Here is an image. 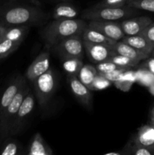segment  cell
I'll return each instance as SVG.
<instances>
[{"label": "cell", "mask_w": 154, "mask_h": 155, "mask_svg": "<svg viewBox=\"0 0 154 155\" xmlns=\"http://www.w3.org/2000/svg\"><path fill=\"white\" fill-rule=\"evenodd\" d=\"M131 0H101V2L95 5L94 8H118L128 5Z\"/></svg>", "instance_id": "4dcf8cb0"}, {"label": "cell", "mask_w": 154, "mask_h": 155, "mask_svg": "<svg viewBox=\"0 0 154 155\" xmlns=\"http://www.w3.org/2000/svg\"><path fill=\"white\" fill-rule=\"evenodd\" d=\"M25 81V78L21 75H17L11 80L4 92L0 95V115L11 102Z\"/></svg>", "instance_id": "4fadbf2b"}, {"label": "cell", "mask_w": 154, "mask_h": 155, "mask_svg": "<svg viewBox=\"0 0 154 155\" xmlns=\"http://www.w3.org/2000/svg\"><path fill=\"white\" fill-rule=\"evenodd\" d=\"M21 145L17 141L7 139L0 148L1 155H17L21 153Z\"/></svg>", "instance_id": "d4e9b609"}, {"label": "cell", "mask_w": 154, "mask_h": 155, "mask_svg": "<svg viewBox=\"0 0 154 155\" xmlns=\"http://www.w3.org/2000/svg\"><path fill=\"white\" fill-rule=\"evenodd\" d=\"M79 15V11L75 6L68 3L59 4L53 11L54 20L74 19Z\"/></svg>", "instance_id": "ac0fdd59"}, {"label": "cell", "mask_w": 154, "mask_h": 155, "mask_svg": "<svg viewBox=\"0 0 154 155\" xmlns=\"http://www.w3.org/2000/svg\"><path fill=\"white\" fill-rule=\"evenodd\" d=\"M88 26L80 19L54 20L42 31V36L48 47L54 46L63 39L72 36H82Z\"/></svg>", "instance_id": "7a4b0ae2"}, {"label": "cell", "mask_w": 154, "mask_h": 155, "mask_svg": "<svg viewBox=\"0 0 154 155\" xmlns=\"http://www.w3.org/2000/svg\"><path fill=\"white\" fill-rule=\"evenodd\" d=\"M126 154L154 155V144L151 145H142L134 142L128 143L125 147Z\"/></svg>", "instance_id": "603a6c76"}, {"label": "cell", "mask_w": 154, "mask_h": 155, "mask_svg": "<svg viewBox=\"0 0 154 155\" xmlns=\"http://www.w3.org/2000/svg\"><path fill=\"white\" fill-rule=\"evenodd\" d=\"M63 67L69 76L77 77L79 72L83 66L82 59L78 58H66L63 59Z\"/></svg>", "instance_id": "cb8c5ba5"}, {"label": "cell", "mask_w": 154, "mask_h": 155, "mask_svg": "<svg viewBox=\"0 0 154 155\" xmlns=\"http://www.w3.org/2000/svg\"><path fill=\"white\" fill-rule=\"evenodd\" d=\"M28 154L30 155H52L53 151L45 142L42 135L36 133L30 142Z\"/></svg>", "instance_id": "e0dca14e"}, {"label": "cell", "mask_w": 154, "mask_h": 155, "mask_svg": "<svg viewBox=\"0 0 154 155\" xmlns=\"http://www.w3.org/2000/svg\"><path fill=\"white\" fill-rule=\"evenodd\" d=\"M46 18V14L36 6L5 5L0 7V26L3 27L41 24Z\"/></svg>", "instance_id": "6da1fadb"}, {"label": "cell", "mask_w": 154, "mask_h": 155, "mask_svg": "<svg viewBox=\"0 0 154 155\" xmlns=\"http://www.w3.org/2000/svg\"><path fill=\"white\" fill-rule=\"evenodd\" d=\"M113 47L116 54L129 58L132 60L136 61L138 63L140 61L146 60V58L149 57V55H148V54L136 49L134 47L122 42V40L115 42L113 45Z\"/></svg>", "instance_id": "9a60e30c"}, {"label": "cell", "mask_w": 154, "mask_h": 155, "mask_svg": "<svg viewBox=\"0 0 154 155\" xmlns=\"http://www.w3.org/2000/svg\"><path fill=\"white\" fill-rule=\"evenodd\" d=\"M82 39L84 41L92 42V43L107 44V45H113L116 41L107 37L105 35L102 34L100 32L90 28L87 26L82 33Z\"/></svg>", "instance_id": "ffe728a7"}, {"label": "cell", "mask_w": 154, "mask_h": 155, "mask_svg": "<svg viewBox=\"0 0 154 155\" xmlns=\"http://www.w3.org/2000/svg\"><path fill=\"white\" fill-rule=\"evenodd\" d=\"M136 75L137 82L143 86L149 87L154 83V75L145 68H142L136 71Z\"/></svg>", "instance_id": "484cf974"}, {"label": "cell", "mask_w": 154, "mask_h": 155, "mask_svg": "<svg viewBox=\"0 0 154 155\" xmlns=\"http://www.w3.org/2000/svg\"><path fill=\"white\" fill-rule=\"evenodd\" d=\"M28 25L7 27L0 39V61L4 59L20 46L28 33Z\"/></svg>", "instance_id": "277c9868"}, {"label": "cell", "mask_w": 154, "mask_h": 155, "mask_svg": "<svg viewBox=\"0 0 154 155\" xmlns=\"http://www.w3.org/2000/svg\"><path fill=\"white\" fill-rule=\"evenodd\" d=\"M0 138H1V133H0Z\"/></svg>", "instance_id": "ab89813d"}, {"label": "cell", "mask_w": 154, "mask_h": 155, "mask_svg": "<svg viewBox=\"0 0 154 155\" xmlns=\"http://www.w3.org/2000/svg\"><path fill=\"white\" fill-rule=\"evenodd\" d=\"M128 69H131V68H123L119 70H116V71H112V72H110V73H106V74L99 73V74H101L103 77L107 78V80H109L110 82H112V83H115V82L117 81V80L120 78L122 73Z\"/></svg>", "instance_id": "1f68e13d"}, {"label": "cell", "mask_w": 154, "mask_h": 155, "mask_svg": "<svg viewBox=\"0 0 154 155\" xmlns=\"http://www.w3.org/2000/svg\"><path fill=\"white\" fill-rule=\"evenodd\" d=\"M69 83L72 94L78 101L88 109H91L92 95L90 89L75 76H69Z\"/></svg>", "instance_id": "8fae6325"}, {"label": "cell", "mask_w": 154, "mask_h": 155, "mask_svg": "<svg viewBox=\"0 0 154 155\" xmlns=\"http://www.w3.org/2000/svg\"><path fill=\"white\" fill-rule=\"evenodd\" d=\"M7 27H3V26H0V35H2V33H5V31L6 30Z\"/></svg>", "instance_id": "d590c367"}, {"label": "cell", "mask_w": 154, "mask_h": 155, "mask_svg": "<svg viewBox=\"0 0 154 155\" xmlns=\"http://www.w3.org/2000/svg\"><path fill=\"white\" fill-rule=\"evenodd\" d=\"M108 61H110L113 62V63L116 64L119 66L125 67V68H133V67H135L138 64V62L136 61H134L132 59L129 58L118 54L113 55Z\"/></svg>", "instance_id": "83f0119b"}, {"label": "cell", "mask_w": 154, "mask_h": 155, "mask_svg": "<svg viewBox=\"0 0 154 155\" xmlns=\"http://www.w3.org/2000/svg\"><path fill=\"white\" fill-rule=\"evenodd\" d=\"M54 47L62 60L66 58L82 59L83 58L85 48L82 36L80 35L66 38Z\"/></svg>", "instance_id": "52a82bcc"}, {"label": "cell", "mask_w": 154, "mask_h": 155, "mask_svg": "<svg viewBox=\"0 0 154 155\" xmlns=\"http://www.w3.org/2000/svg\"><path fill=\"white\" fill-rule=\"evenodd\" d=\"M83 44L88 58L95 64L108 61L110 58L116 54L113 45L92 43L84 40Z\"/></svg>", "instance_id": "9c48e42d"}, {"label": "cell", "mask_w": 154, "mask_h": 155, "mask_svg": "<svg viewBox=\"0 0 154 155\" xmlns=\"http://www.w3.org/2000/svg\"><path fill=\"white\" fill-rule=\"evenodd\" d=\"M35 107V98L31 89L28 92L23 100L19 107L13 124L11 128L9 136H14L21 133L24 129L26 121L32 114Z\"/></svg>", "instance_id": "ba28073f"}, {"label": "cell", "mask_w": 154, "mask_h": 155, "mask_svg": "<svg viewBox=\"0 0 154 155\" xmlns=\"http://www.w3.org/2000/svg\"><path fill=\"white\" fill-rule=\"evenodd\" d=\"M136 82H137L136 71H134L131 68V69L124 71L121 75L120 78L113 83L116 88L122 90V92H128L133 84Z\"/></svg>", "instance_id": "44dd1931"}, {"label": "cell", "mask_w": 154, "mask_h": 155, "mask_svg": "<svg viewBox=\"0 0 154 155\" xmlns=\"http://www.w3.org/2000/svg\"><path fill=\"white\" fill-rule=\"evenodd\" d=\"M111 83L112 82H110L107 78L103 77L101 74L98 73L93 83H92L91 86L90 90H103V89H105L107 87H109L111 85Z\"/></svg>", "instance_id": "f1b7e54d"}, {"label": "cell", "mask_w": 154, "mask_h": 155, "mask_svg": "<svg viewBox=\"0 0 154 155\" xmlns=\"http://www.w3.org/2000/svg\"><path fill=\"white\" fill-rule=\"evenodd\" d=\"M138 9L128 5L118 8H91L82 13L84 19L102 20V21H116L121 19H127L137 15Z\"/></svg>", "instance_id": "3957f363"}, {"label": "cell", "mask_w": 154, "mask_h": 155, "mask_svg": "<svg viewBox=\"0 0 154 155\" xmlns=\"http://www.w3.org/2000/svg\"><path fill=\"white\" fill-rule=\"evenodd\" d=\"M143 64L142 68H145L154 75V58H148Z\"/></svg>", "instance_id": "836d02e7"}, {"label": "cell", "mask_w": 154, "mask_h": 155, "mask_svg": "<svg viewBox=\"0 0 154 155\" xmlns=\"http://www.w3.org/2000/svg\"><path fill=\"white\" fill-rule=\"evenodd\" d=\"M152 22V19L149 17L140 16L134 18H127L120 24L125 36H136L141 34L145 28Z\"/></svg>", "instance_id": "7c38bea8"}, {"label": "cell", "mask_w": 154, "mask_h": 155, "mask_svg": "<svg viewBox=\"0 0 154 155\" xmlns=\"http://www.w3.org/2000/svg\"><path fill=\"white\" fill-rule=\"evenodd\" d=\"M95 68H96L98 73L106 74V73L112 72V71L121 69V68H125V67H121L119 65L113 63V62L110 61H102L96 64Z\"/></svg>", "instance_id": "f546056e"}, {"label": "cell", "mask_w": 154, "mask_h": 155, "mask_svg": "<svg viewBox=\"0 0 154 155\" xmlns=\"http://www.w3.org/2000/svg\"><path fill=\"white\" fill-rule=\"evenodd\" d=\"M151 125L154 127V116L151 117Z\"/></svg>", "instance_id": "8d00e7d4"}, {"label": "cell", "mask_w": 154, "mask_h": 155, "mask_svg": "<svg viewBox=\"0 0 154 155\" xmlns=\"http://www.w3.org/2000/svg\"><path fill=\"white\" fill-rule=\"evenodd\" d=\"M132 142L142 145H151L154 144V127L150 125L142 126L139 128Z\"/></svg>", "instance_id": "d6986e66"}, {"label": "cell", "mask_w": 154, "mask_h": 155, "mask_svg": "<svg viewBox=\"0 0 154 155\" xmlns=\"http://www.w3.org/2000/svg\"><path fill=\"white\" fill-rule=\"evenodd\" d=\"M49 52L45 51L40 53L28 68L26 73V77L33 82L39 76L46 72L49 69Z\"/></svg>", "instance_id": "5bb4252c"}, {"label": "cell", "mask_w": 154, "mask_h": 155, "mask_svg": "<svg viewBox=\"0 0 154 155\" xmlns=\"http://www.w3.org/2000/svg\"><path fill=\"white\" fill-rule=\"evenodd\" d=\"M121 40L148 55H150L154 48V44L141 35L125 36Z\"/></svg>", "instance_id": "2e32d148"}, {"label": "cell", "mask_w": 154, "mask_h": 155, "mask_svg": "<svg viewBox=\"0 0 154 155\" xmlns=\"http://www.w3.org/2000/svg\"><path fill=\"white\" fill-rule=\"evenodd\" d=\"M150 55L152 56V58H154V48H153V49H152V52H151Z\"/></svg>", "instance_id": "f35d334b"}, {"label": "cell", "mask_w": 154, "mask_h": 155, "mask_svg": "<svg viewBox=\"0 0 154 155\" xmlns=\"http://www.w3.org/2000/svg\"><path fill=\"white\" fill-rule=\"evenodd\" d=\"M152 116H154V107L152 109V110H151V117Z\"/></svg>", "instance_id": "74e56055"}, {"label": "cell", "mask_w": 154, "mask_h": 155, "mask_svg": "<svg viewBox=\"0 0 154 155\" xmlns=\"http://www.w3.org/2000/svg\"><path fill=\"white\" fill-rule=\"evenodd\" d=\"M140 35L144 36L146 39L154 44V21L148 25Z\"/></svg>", "instance_id": "d6a6232c"}, {"label": "cell", "mask_w": 154, "mask_h": 155, "mask_svg": "<svg viewBox=\"0 0 154 155\" xmlns=\"http://www.w3.org/2000/svg\"><path fill=\"white\" fill-rule=\"evenodd\" d=\"M96 68L90 64H83L78 74V78L82 83L85 85L89 89L98 74Z\"/></svg>", "instance_id": "7402d4cb"}, {"label": "cell", "mask_w": 154, "mask_h": 155, "mask_svg": "<svg viewBox=\"0 0 154 155\" xmlns=\"http://www.w3.org/2000/svg\"><path fill=\"white\" fill-rule=\"evenodd\" d=\"M88 27L100 32L116 42L121 40L125 36L122 31L121 24L116 21L91 20L89 21Z\"/></svg>", "instance_id": "30bf717a"}, {"label": "cell", "mask_w": 154, "mask_h": 155, "mask_svg": "<svg viewBox=\"0 0 154 155\" xmlns=\"http://www.w3.org/2000/svg\"><path fill=\"white\" fill-rule=\"evenodd\" d=\"M30 90V88L27 85V81H25L11 102L0 115V133H1V138L2 139L9 136L11 128L17 113L19 110L20 106Z\"/></svg>", "instance_id": "5b68a950"}, {"label": "cell", "mask_w": 154, "mask_h": 155, "mask_svg": "<svg viewBox=\"0 0 154 155\" xmlns=\"http://www.w3.org/2000/svg\"><path fill=\"white\" fill-rule=\"evenodd\" d=\"M33 82L36 96L39 105L44 107L48 104L56 88V77L51 69L48 71Z\"/></svg>", "instance_id": "8992f818"}, {"label": "cell", "mask_w": 154, "mask_h": 155, "mask_svg": "<svg viewBox=\"0 0 154 155\" xmlns=\"http://www.w3.org/2000/svg\"><path fill=\"white\" fill-rule=\"evenodd\" d=\"M128 5L138 10L154 12V0H131Z\"/></svg>", "instance_id": "4316f807"}, {"label": "cell", "mask_w": 154, "mask_h": 155, "mask_svg": "<svg viewBox=\"0 0 154 155\" xmlns=\"http://www.w3.org/2000/svg\"><path fill=\"white\" fill-rule=\"evenodd\" d=\"M148 88H149V92H150L151 95H152L154 96V83H152L151 86H149Z\"/></svg>", "instance_id": "e575fe53"}]
</instances>
